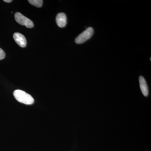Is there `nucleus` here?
<instances>
[{
	"mask_svg": "<svg viewBox=\"0 0 151 151\" xmlns=\"http://www.w3.org/2000/svg\"><path fill=\"white\" fill-rule=\"evenodd\" d=\"M4 1L6 3H11L12 1V0H4Z\"/></svg>",
	"mask_w": 151,
	"mask_h": 151,
	"instance_id": "9",
	"label": "nucleus"
},
{
	"mask_svg": "<svg viewBox=\"0 0 151 151\" xmlns=\"http://www.w3.org/2000/svg\"><path fill=\"white\" fill-rule=\"evenodd\" d=\"M56 22L59 27H65L67 24V17L65 14L63 13H60L58 14L56 17Z\"/></svg>",
	"mask_w": 151,
	"mask_h": 151,
	"instance_id": "5",
	"label": "nucleus"
},
{
	"mask_svg": "<svg viewBox=\"0 0 151 151\" xmlns=\"http://www.w3.org/2000/svg\"><path fill=\"white\" fill-rule=\"evenodd\" d=\"M14 97L20 103L26 105H32L34 103V99L31 95L22 90L17 89L14 92Z\"/></svg>",
	"mask_w": 151,
	"mask_h": 151,
	"instance_id": "1",
	"label": "nucleus"
},
{
	"mask_svg": "<svg viewBox=\"0 0 151 151\" xmlns=\"http://www.w3.org/2000/svg\"><path fill=\"white\" fill-rule=\"evenodd\" d=\"M139 81L140 87L142 93L144 96H147L149 94L148 87L145 79L142 76H140L139 77Z\"/></svg>",
	"mask_w": 151,
	"mask_h": 151,
	"instance_id": "6",
	"label": "nucleus"
},
{
	"mask_svg": "<svg viewBox=\"0 0 151 151\" xmlns=\"http://www.w3.org/2000/svg\"><path fill=\"white\" fill-rule=\"evenodd\" d=\"M28 2L32 5L38 8L42 7L43 4L42 0H29Z\"/></svg>",
	"mask_w": 151,
	"mask_h": 151,
	"instance_id": "7",
	"label": "nucleus"
},
{
	"mask_svg": "<svg viewBox=\"0 0 151 151\" xmlns=\"http://www.w3.org/2000/svg\"><path fill=\"white\" fill-rule=\"evenodd\" d=\"M94 33V29L92 27H89L79 35L75 39V42L78 44L83 43L92 37Z\"/></svg>",
	"mask_w": 151,
	"mask_h": 151,
	"instance_id": "2",
	"label": "nucleus"
},
{
	"mask_svg": "<svg viewBox=\"0 0 151 151\" xmlns=\"http://www.w3.org/2000/svg\"><path fill=\"white\" fill-rule=\"evenodd\" d=\"M13 37L14 40L19 46L22 47H24L26 46V39L23 35L20 33L16 32L14 34Z\"/></svg>",
	"mask_w": 151,
	"mask_h": 151,
	"instance_id": "4",
	"label": "nucleus"
},
{
	"mask_svg": "<svg viewBox=\"0 0 151 151\" xmlns=\"http://www.w3.org/2000/svg\"><path fill=\"white\" fill-rule=\"evenodd\" d=\"M14 17L17 22L21 25L25 26L28 28H32L34 27L33 22L20 13L17 12L15 14Z\"/></svg>",
	"mask_w": 151,
	"mask_h": 151,
	"instance_id": "3",
	"label": "nucleus"
},
{
	"mask_svg": "<svg viewBox=\"0 0 151 151\" xmlns=\"http://www.w3.org/2000/svg\"><path fill=\"white\" fill-rule=\"evenodd\" d=\"M6 54L4 51L0 48V60L4 59L5 57Z\"/></svg>",
	"mask_w": 151,
	"mask_h": 151,
	"instance_id": "8",
	"label": "nucleus"
}]
</instances>
